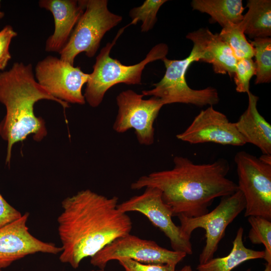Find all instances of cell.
<instances>
[{"instance_id":"obj_4","label":"cell","mask_w":271,"mask_h":271,"mask_svg":"<svg viewBox=\"0 0 271 271\" xmlns=\"http://www.w3.org/2000/svg\"><path fill=\"white\" fill-rule=\"evenodd\" d=\"M127 26L119 30L114 40L107 43L96 58L83 94L85 101L91 107L99 106L106 91L115 84H141L142 72L146 66L154 61L162 60L168 52L166 44H158L152 48L144 60L132 65H123L119 61L110 57L112 47Z\"/></svg>"},{"instance_id":"obj_33","label":"cell","mask_w":271,"mask_h":271,"mask_svg":"<svg viewBox=\"0 0 271 271\" xmlns=\"http://www.w3.org/2000/svg\"><path fill=\"white\" fill-rule=\"evenodd\" d=\"M89 271H104V269H96V270H89Z\"/></svg>"},{"instance_id":"obj_10","label":"cell","mask_w":271,"mask_h":271,"mask_svg":"<svg viewBox=\"0 0 271 271\" xmlns=\"http://www.w3.org/2000/svg\"><path fill=\"white\" fill-rule=\"evenodd\" d=\"M144 96L131 89L117 96L118 112L113 128L118 133L133 128L138 142L150 146L154 142V122L164 105L158 98L144 99Z\"/></svg>"},{"instance_id":"obj_34","label":"cell","mask_w":271,"mask_h":271,"mask_svg":"<svg viewBox=\"0 0 271 271\" xmlns=\"http://www.w3.org/2000/svg\"><path fill=\"white\" fill-rule=\"evenodd\" d=\"M0 271H2V270H1V269H0Z\"/></svg>"},{"instance_id":"obj_3","label":"cell","mask_w":271,"mask_h":271,"mask_svg":"<svg viewBox=\"0 0 271 271\" xmlns=\"http://www.w3.org/2000/svg\"><path fill=\"white\" fill-rule=\"evenodd\" d=\"M43 99L56 101L64 109L69 106L38 83L31 63L16 62L8 70L0 72V103L6 108L0 122V136L7 143L6 165L10 164L12 149L16 143L30 135L38 142L47 136L44 119L34 113L35 103Z\"/></svg>"},{"instance_id":"obj_27","label":"cell","mask_w":271,"mask_h":271,"mask_svg":"<svg viewBox=\"0 0 271 271\" xmlns=\"http://www.w3.org/2000/svg\"><path fill=\"white\" fill-rule=\"evenodd\" d=\"M119 264L124 271H176L175 265L144 263L127 258H120Z\"/></svg>"},{"instance_id":"obj_8","label":"cell","mask_w":271,"mask_h":271,"mask_svg":"<svg viewBox=\"0 0 271 271\" xmlns=\"http://www.w3.org/2000/svg\"><path fill=\"white\" fill-rule=\"evenodd\" d=\"M234 162L238 189L245 202L244 216H258L271 220V165L245 151L237 152Z\"/></svg>"},{"instance_id":"obj_1","label":"cell","mask_w":271,"mask_h":271,"mask_svg":"<svg viewBox=\"0 0 271 271\" xmlns=\"http://www.w3.org/2000/svg\"><path fill=\"white\" fill-rule=\"evenodd\" d=\"M118 198L89 189L67 197L61 203L58 232L62 250L59 259L76 269L115 239L130 233L132 222L117 208Z\"/></svg>"},{"instance_id":"obj_26","label":"cell","mask_w":271,"mask_h":271,"mask_svg":"<svg viewBox=\"0 0 271 271\" xmlns=\"http://www.w3.org/2000/svg\"><path fill=\"white\" fill-rule=\"evenodd\" d=\"M17 35L11 25L5 26L0 31V70L2 71H4L11 59L10 45L12 39Z\"/></svg>"},{"instance_id":"obj_29","label":"cell","mask_w":271,"mask_h":271,"mask_svg":"<svg viewBox=\"0 0 271 271\" xmlns=\"http://www.w3.org/2000/svg\"><path fill=\"white\" fill-rule=\"evenodd\" d=\"M258 158L263 163L271 165V154H262Z\"/></svg>"},{"instance_id":"obj_22","label":"cell","mask_w":271,"mask_h":271,"mask_svg":"<svg viewBox=\"0 0 271 271\" xmlns=\"http://www.w3.org/2000/svg\"><path fill=\"white\" fill-rule=\"evenodd\" d=\"M219 35L229 47L237 60L253 57V47L247 40L239 23L222 28Z\"/></svg>"},{"instance_id":"obj_7","label":"cell","mask_w":271,"mask_h":271,"mask_svg":"<svg viewBox=\"0 0 271 271\" xmlns=\"http://www.w3.org/2000/svg\"><path fill=\"white\" fill-rule=\"evenodd\" d=\"M245 207L244 196L238 190L231 195L222 197L213 210L202 216H178L181 231L186 237L190 239L193 231L197 228H201L205 231V244L199 255V264L213 258L227 227L244 210Z\"/></svg>"},{"instance_id":"obj_15","label":"cell","mask_w":271,"mask_h":271,"mask_svg":"<svg viewBox=\"0 0 271 271\" xmlns=\"http://www.w3.org/2000/svg\"><path fill=\"white\" fill-rule=\"evenodd\" d=\"M86 0H40L39 6L49 11L54 20V31L46 40L45 51L60 52L85 9Z\"/></svg>"},{"instance_id":"obj_17","label":"cell","mask_w":271,"mask_h":271,"mask_svg":"<svg viewBox=\"0 0 271 271\" xmlns=\"http://www.w3.org/2000/svg\"><path fill=\"white\" fill-rule=\"evenodd\" d=\"M247 95L248 106L235 122L236 128L246 144L254 145L262 154H271V125L257 109L258 97L250 91Z\"/></svg>"},{"instance_id":"obj_12","label":"cell","mask_w":271,"mask_h":271,"mask_svg":"<svg viewBox=\"0 0 271 271\" xmlns=\"http://www.w3.org/2000/svg\"><path fill=\"white\" fill-rule=\"evenodd\" d=\"M117 208L125 213L130 211L142 213L168 237L173 250L186 254L193 253L190 239L184 236L180 226L173 222L172 213L164 203L158 189L147 187L143 193L118 204Z\"/></svg>"},{"instance_id":"obj_6","label":"cell","mask_w":271,"mask_h":271,"mask_svg":"<svg viewBox=\"0 0 271 271\" xmlns=\"http://www.w3.org/2000/svg\"><path fill=\"white\" fill-rule=\"evenodd\" d=\"M166 72L161 80L153 84L154 88L142 91L144 96H152L160 99L163 105L175 103L190 104L198 107L213 106L219 101L216 89L207 87L199 90L189 87L186 73L190 65L199 61L197 54L192 50L187 57L182 60H162Z\"/></svg>"},{"instance_id":"obj_13","label":"cell","mask_w":271,"mask_h":271,"mask_svg":"<svg viewBox=\"0 0 271 271\" xmlns=\"http://www.w3.org/2000/svg\"><path fill=\"white\" fill-rule=\"evenodd\" d=\"M176 138L191 144L213 143L242 146L246 144L235 122L229 121L223 113L209 106L195 116L190 125Z\"/></svg>"},{"instance_id":"obj_31","label":"cell","mask_w":271,"mask_h":271,"mask_svg":"<svg viewBox=\"0 0 271 271\" xmlns=\"http://www.w3.org/2000/svg\"><path fill=\"white\" fill-rule=\"evenodd\" d=\"M246 271H250V269L248 268ZM263 271H271V264L266 263Z\"/></svg>"},{"instance_id":"obj_18","label":"cell","mask_w":271,"mask_h":271,"mask_svg":"<svg viewBox=\"0 0 271 271\" xmlns=\"http://www.w3.org/2000/svg\"><path fill=\"white\" fill-rule=\"evenodd\" d=\"M243 228L240 227L232 241V248L225 256L212 258L207 262L199 264L197 271H231L243 262L255 259L263 258V250L258 251L246 247L243 242Z\"/></svg>"},{"instance_id":"obj_5","label":"cell","mask_w":271,"mask_h":271,"mask_svg":"<svg viewBox=\"0 0 271 271\" xmlns=\"http://www.w3.org/2000/svg\"><path fill=\"white\" fill-rule=\"evenodd\" d=\"M106 0H86L85 9L75 26L60 58L74 64L76 57L82 52L93 57L105 34L117 26L121 16L108 9Z\"/></svg>"},{"instance_id":"obj_16","label":"cell","mask_w":271,"mask_h":271,"mask_svg":"<svg viewBox=\"0 0 271 271\" xmlns=\"http://www.w3.org/2000/svg\"><path fill=\"white\" fill-rule=\"evenodd\" d=\"M186 38L192 42V50L197 54L199 61L211 64L215 73L233 76L237 60L219 34L201 28L189 33Z\"/></svg>"},{"instance_id":"obj_20","label":"cell","mask_w":271,"mask_h":271,"mask_svg":"<svg viewBox=\"0 0 271 271\" xmlns=\"http://www.w3.org/2000/svg\"><path fill=\"white\" fill-rule=\"evenodd\" d=\"M194 10L206 13L222 28L238 24L242 20L244 10L241 0H193Z\"/></svg>"},{"instance_id":"obj_2","label":"cell","mask_w":271,"mask_h":271,"mask_svg":"<svg viewBox=\"0 0 271 271\" xmlns=\"http://www.w3.org/2000/svg\"><path fill=\"white\" fill-rule=\"evenodd\" d=\"M173 161V169L143 176L130 185L132 190L158 189L173 217L202 216L208 212L215 198L238 190L237 184L227 177L230 166L226 159L197 164L187 158L176 156Z\"/></svg>"},{"instance_id":"obj_19","label":"cell","mask_w":271,"mask_h":271,"mask_svg":"<svg viewBox=\"0 0 271 271\" xmlns=\"http://www.w3.org/2000/svg\"><path fill=\"white\" fill-rule=\"evenodd\" d=\"M248 8L239 25L251 39L271 36V1L249 0Z\"/></svg>"},{"instance_id":"obj_23","label":"cell","mask_w":271,"mask_h":271,"mask_svg":"<svg viewBox=\"0 0 271 271\" xmlns=\"http://www.w3.org/2000/svg\"><path fill=\"white\" fill-rule=\"evenodd\" d=\"M247 220L251 226L248 238L252 244L264 245L263 259L271 264V221L258 216H249Z\"/></svg>"},{"instance_id":"obj_30","label":"cell","mask_w":271,"mask_h":271,"mask_svg":"<svg viewBox=\"0 0 271 271\" xmlns=\"http://www.w3.org/2000/svg\"><path fill=\"white\" fill-rule=\"evenodd\" d=\"M176 271H195L193 269L191 266L190 265H186L180 269L176 270Z\"/></svg>"},{"instance_id":"obj_11","label":"cell","mask_w":271,"mask_h":271,"mask_svg":"<svg viewBox=\"0 0 271 271\" xmlns=\"http://www.w3.org/2000/svg\"><path fill=\"white\" fill-rule=\"evenodd\" d=\"M35 77L38 83L57 99L81 105L86 102L82 88L88 80L89 74L80 67L48 56L36 64Z\"/></svg>"},{"instance_id":"obj_32","label":"cell","mask_w":271,"mask_h":271,"mask_svg":"<svg viewBox=\"0 0 271 271\" xmlns=\"http://www.w3.org/2000/svg\"><path fill=\"white\" fill-rule=\"evenodd\" d=\"M5 16V13L1 10V2L0 1V20Z\"/></svg>"},{"instance_id":"obj_24","label":"cell","mask_w":271,"mask_h":271,"mask_svg":"<svg viewBox=\"0 0 271 271\" xmlns=\"http://www.w3.org/2000/svg\"><path fill=\"white\" fill-rule=\"evenodd\" d=\"M166 0H146L140 6L132 9L129 16L132 24L142 22L141 31L147 32L151 30L157 21V15L161 7Z\"/></svg>"},{"instance_id":"obj_28","label":"cell","mask_w":271,"mask_h":271,"mask_svg":"<svg viewBox=\"0 0 271 271\" xmlns=\"http://www.w3.org/2000/svg\"><path fill=\"white\" fill-rule=\"evenodd\" d=\"M20 211L12 206L0 194V228L19 219Z\"/></svg>"},{"instance_id":"obj_9","label":"cell","mask_w":271,"mask_h":271,"mask_svg":"<svg viewBox=\"0 0 271 271\" xmlns=\"http://www.w3.org/2000/svg\"><path fill=\"white\" fill-rule=\"evenodd\" d=\"M186 255L161 247L153 240L142 239L129 233L104 247L91 257L90 263L104 269L109 261L127 258L144 263L177 265Z\"/></svg>"},{"instance_id":"obj_14","label":"cell","mask_w":271,"mask_h":271,"mask_svg":"<svg viewBox=\"0 0 271 271\" xmlns=\"http://www.w3.org/2000/svg\"><path fill=\"white\" fill-rule=\"evenodd\" d=\"M29 216L26 212L19 219L0 228V269L30 254L61 252V247L43 241L30 233L27 225Z\"/></svg>"},{"instance_id":"obj_21","label":"cell","mask_w":271,"mask_h":271,"mask_svg":"<svg viewBox=\"0 0 271 271\" xmlns=\"http://www.w3.org/2000/svg\"><path fill=\"white\" fill-rule=\"evenodd\" d=\"M255 61V84L271 81V38H255L251 42Z\"/></svg>"},{"instance_id":"obj_25","label":"cell","mask_w":271,"mask_h":271,"mask_svg":"<svg viewBox=\"0 0 271 271\" xmlns=\"http://www.w3.org/2000/svg\"><path fill=\"white\" fill-rule=\"evenodd\" d=\"M255 74V64L252 58L238 60L233 75L236 91L248 93L250 81Z\"/></svg>"}]
</instances>
